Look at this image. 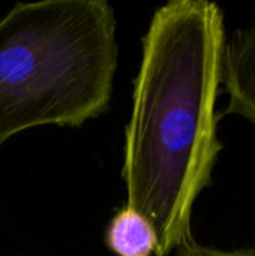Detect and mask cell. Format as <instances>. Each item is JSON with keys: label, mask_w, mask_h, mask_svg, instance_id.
<instances>
[{"label": "cell", "mask_w": 255, "mask_h": 256, "mask_svg": "<svg viewBox=\"0 0 255 256\" xmlns=\"http://www.w3.org/2000/svg\"><path fill=\"white\" fill-rule=\"evenodd\" d=\"M225 44L222 10L206 0L158 8L141 39L122 178L126 206L153 228L155 256L191 240L194 204L212 182Z\"/></svg>", "instance_id": "cell-1"}, {"label": "cell", "mask_w": 255, "mask_h": 256, "mask_svg": "<svg viewBox=\"0 0 255 256\" xmlns=\"http://www.w3.org/2000/svg\"><path fill=\"white\" fill-rule=\"evenodd\" d=\"M105 243L117 256H152L156 250V237L150 224L134 208L123 207L111 219Z\"/></svg>", "instance_id": "cell-4"}, {"label": "cell", "mask_w": 255, "mask_h": 256, "mask_svg": "<svg viewBox=\"0 0 255 256\" xmlns=\"http://www.w3.org/2000/svg\"><path fill=\"white\" fill-rule=\"evenodd\" d=\"M177 256H255L252 249H240V250H221L215 248H206L194 243L192 240L186 242L179 248Z\"/></svg>", "instance_id": "cell-5"}, {"label": "cell", "mask_w": 255, "mask_h": 256, "mask_svg": "<svg viewBox=\"0 0 255 256\" xmlns=\"http://www.w3.org/2000/svg\"><path fill=\"white\" fill-rule=\"evenodd\" d=\"M221 84L230 98L225 114H237L255 128V21L225 44Z\"/></svg>", "instance_id": "cell-3"}, {"label": "cell", "mask_w": 255, "mask_h": 256, "mask_svg": "<svg viewBox=\"0 0 255 256\" xmlns=\"http://www.w3.org/2000/svg\"><path fill=\"white\" fill-rule=\"evenodd\" d=\"M105 0L20 2L0 20V147L39 126L80 128L108 108L117 69Z\"/></svg>", "instance_id": "cell-2"}]
</instances>
